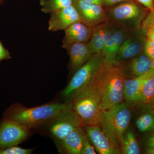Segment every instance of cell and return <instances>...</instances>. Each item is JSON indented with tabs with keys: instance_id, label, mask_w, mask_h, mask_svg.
Wrapping results in <instances>:
<instances>
[{
	"instance_id": "1",
	"label": "cell",
	"mask_w": 154,
	"mask_h": 154,
	"mask_svg": "<svg viewBox=\"0 0 154 154\" xmlns=\"http://www.w3.org/2000/svg\"><path fill=\"white\" fill-rule=\"evenodd\" d=\"M123 63L103 60L93 77L101 97V108L103 111L122 102L124 98L125 77Z\"/></svg>"
},
{
	"instance_id": "2",
	"label": "cell",
	"mask_w": 154,
	"mask_h": 154,
	"mask_svg": "<svg viewBox=\"0 0 154 154\" xmlns=\"http://www.w3.org/2000/svg\"><path fill=\"white\" fill-rule=\"evenodd\" d=\"M69 97L73 108L85 125L100 126L103 110L101 108L100 95L93 79Z\"/></svg>"
},
{
	"instance_id": "3",
	"label": "cell",
	"mask_w": 154,
	"mask_h": 154,
	"mask_svg": "<svg viewBox=\"0 0 154 154\" xmlns=\"http://www.w3.org/2000/svg\"><path fill=\"white\" fill-rule=\"evenodd\" d=\"M70 104L71 102L54 103L31 108L14 105L6 110L3 118L13 120L30 129L52 121Z\"/></svg>"
},
{
	"instance_id": "4",
	"label": "cell",
	"mask_w": 154,
	"mask_h": 154,
	"mask_svg": "<svg viewBox=\"0 0 154 154\" xmlns=\"http://www.w3.org/2000/svg\"><path fill=\"white\" fill-rule=\"evenodd\" d=\"M131 112L125 103L120 104L104 110L100 126L109 139L121 149L124 133L129 126Z\"/></svg>"
},
{
	"instance_id": "5",
	"label": "cell",
	"mask_w": 154,
	"mask_h": 154,
	"mask_svg": "<svg viewBox=\"0 0 154 154\" xmlns=\"http://www.w3.org/2000/svg\"><path fill=\"white\" fill-rule=\"evenodd\" d=\"M108 8L106 11L108 20L120 27L131 29L141 28L142 22L146 16L143 9L132 0L119 3Z\"/></svg>"
},
{
	"instance_id": "6",
	"label": "cell",
	"mask_w": 154,
	"mask_h": 154,
	"mask_svg": "<svg viewBox=\"0 0 154 154\" xmlns=\"http://www.w3.org/2000/svg\"><path fill=\"white\" fill-rule=\"evenodd\" d=\"M103 60L101 53L94 54L85 64L75 72L68 85L63 91L62 96L69 97L75 91L90 82Z\"/></svg>"
},
{
	"instance_id": "7",
	"label": "cell",
	"mask_w": 154,
	"mask_h": 154,
	"mask_svg": "<svg viewBox=\"0 0 154 154\" xmlns=\"http://www.w3.org/2000/svg\"><path fill=\"white\" fill-rule=\"evenodd\" d=\"M52 122L51 132L60 141L74 130L85 126L82 119L73 108L71 103Z\"/></svg>"
},
{
	"instance_id": "8",
	"label": "cell",
	"mask_w": 154,
	"mask_h": 154,
	"mask_svg": "<svg viewBox=\"0 0 154 154\" xmlns=\"http://www.w3.org/2000/svg\"><path fill=\"white\" fill-rule=\"evenodd\" d=\"M29 129L16 122L3 118L0 122V149L21 143L29 135Z\"/></svg>"
},
{
	"instance_id": "9",
	"label": "cell",
	"mask_w": 154,
	"mask_h": 154,
	"mask_svg": "<svg viewBox=\"0 0 154 154\" xmlns=\"http://www.w3.org/2000/svg\"><path fill=\"white\" fill-rule=\"evenodd\" d=\"M146 33L141 28L134 29L126 37L119 49L115 61L123 63L142 52L146 39Z\"/></svg>"
},
{
	"instance_id": "10",
	"label": "cell",
	"mask_w": 154,
	"mask_h": 154,
	"mask_svg": "<svg viewBox=\"0 0 154 154\" xmlns=\"http://www.w3.org/2000/svg\"><path fill=\"white\" fill-rule=\"evenodd\" d=\"M73 5L84 22L91 27L108 20L106 11L102 6L83 0H73Z\"/></svg>"
},
{
	"instance_id": "11",
	"label": "cell",
	"mask_w": 154,
	"mask_h": 154,
	"mask_svg": "<svg viewBox=\"0 0 154 154\" xmlns=\"http://www.w3.org/2000/svg\"><path fill=\"white\" fill-rule=\"evenodd\" d=\"M120 28L118 24L110 20H107L93 27L89 43L93 54L101 53L107 40Z\"/></svg>"
},
{
	"instance_id": "12",
	"label": "cell",
	"mask_w": 154,
	"mask_h": 154,
	"mask_svg": "<svg viewBox=\"0 0 154 154\" xmlns=\"http://www.w3.org/2000/svg\"><path fill=\"white\" fill-rule=\"evenodd\" d=\"M85 128L88 138L99 154H121V149L111 141L100 126L85 125Z\"/></svg>"
},
{
	"instance_id": "13",
	"label": "cell",
	"mask_w": 154,
	"mask_h": 154,
	"mask_svg": "<svg viewBox=\"0 0 154 154\" xmlns=\"http://www.w3.org/2000/svg\"><path fill=\"white\" fill-rule=\"evenodd\" d=\"M50 14L48 22L50 31L65 30L75 22H84L73 5Z\"/></svg>"
},
{
	"instance_id": "14",
	"label": "cell",
	"mask_w": 154,
	"mask_h": 154,
	"mask_svg": "<svg viewBox=\"0 0 154 154\" xmlns=\"http://www.w3.org/2000/svg\"><path fill=\"white\" fill-rule=\"evenodd\" d=\"M65 30L62 47L68 50L75 43L88 42L91 39L93 27L83 22H75Z\"/></svg>"
},
{
	"instance_id": "15",
	"label": "cell",
	"mask_w": 154,
	"mask_h": 154,
	"mask_svg": "<svg viewBox=\"0 0 154 154\" xmlns=\"http://www.w3.org/2000/svg\"><path fill=\"white\" fill-rule=\"evenodd\" d=\"M152 62L143 50L138 55L123 63V76L126 79H131L142 75L152 69Z\"/></svg>"
},
{
	"instance_id": "16",
	"label": "cell",
	"mask_w": 154,
	"mask_h": 154,
	"mask_svg": "<svg viewBox=\"0 0 154 154\" xmlns=\"http://www.w3.org/2000/svg\"><path fill=\"white\" fill-rule=\"evenodd\" d=\"M134 29L120 27L113 33L103 46L101 53L104 60L115 61L119 48L130 33Z\"/></svg>"
},
{
	"instance_id": "17",
	"label": "cell",
	"mask_w": 154,
	"mask_h": 154,
	"mask_svg": "<svg viewBox=\"0 0 154 154\" xmlns=\"http://www.w3.org/2000/svg\"><path fill=\"white\" fill-rule=\"evenodd\" d=\"M154 76V70L151 69L142 75L131 78H125L124 85V98L128 102L139 103L142 88L145 81Z\"/></svg>"
},
{
	"instance_id": "18",
	"label": "cell",
	"mask_w": 154,
	"mask_h": 154,
	"mask_svg": "<svg viewBox=\"0 0 154 154\" xmlns=\"http://www.w3.org/2000/svg\"><path fill=\"white\" fill-rule=\"evenodd\" d=\"M67 51L70 57V66L72 70L75 72L85 64L93 54L89 42L72 44Z\"/></svg>"
},
{
	"instance_id": "19",
	"label": "cell",
	"mask_w": 154,
	"mask_h": 154,
	"mask_svg": "<svg viewBox=\"0 0 154 154\" xmlns=\"http://www.w3.org/2000/svg\"><path fill=\"white\" fill-rule=\"evenodd\" d=\"M84 128L74 130L60 140L62 146L67 153L81 154L84 140L87 135Z\"/></svg>"
},
{
	"instance_id": "20",
	"label": "cell",
	"mask_w": 154,
	"mask_h": 154,
	"mask_svg": "<svg viewBox=\"0 0 154 154\" xmlns=\"http://www.w3.org/2000/svg\"><path fill=\"white\" fill-rule=\"evenodd\" d=\"M146 110L136 120V125L141 132H149L154 131V112L148 104L144 105Z\"/></svg>"
},
{
	"instance_id": "21",
	"label": "cell",
	"mask_w": 154,
	"mask_h": 154,
	"mask_svg": "<svg viewBox=\"0 0 154 154\" xmlns=\"http://www.w3.org/2000/svg\"><path fill=\"white\" fill-rule=\"evenodd\" d=\"M73 0H40L41 10L46 14H52L73 5Z\"/></svg>"
},
{
	"instance_id": "22",
	"label": "cell",
	"mask_w": 154,
	"mask_h": 154,
	"mask_svg": "<svg viewBox=\"0 0 154 154\" xmlns=\"http://www.w3.org/2000/svg\"><path fill=\"white\" fill-rule=\"evenodd\" d=\"M121 153L124 154H140V149L131 131H128L123 136L121 145Z\"/></svg>"
},
{
	"instance_id": "23",
	"label": "cell",
	"mask_w": 154,
	"mask_h": 154,
	"mask_svg": "<svg viewBox=\"0 0 154 154\" xmlns=\"http://www.w3.org/2000/svg\"><path fill=\"white\" fill-rule=\"evenodd\" d=\"M154 96V76L145 81L142 86L139 103L148 104Z\"/></svg>"
},
{
	"instance_id": "24",
	"label": "cell",
	"mask_w": 154,
	"mask_h": 154,
	"mask_svg": "<svg viewBox=\"0 0 154 154\" xmlns=\"http://www.w3.org/2000/svg\"><path fill=\"white\" fill-rule=\"evenodd\" d=\"M33 149L22 148L16 146L0 149V154H30L33 152Z\"/></svg>"
},
{
	"instance_id": "25",
	"label": "cell",
	"mask_w": 154,
	"mask_h": 154,
	"mask_svg": "<svg viewBox=\"0 0 154 154\" xmlns=\"http://www.w3.org/2000/svg\"><path fill=\"white\" fill-rule=\"evenodd\" d=\"M153 27H154V10L151 11L149 13L147 14L145 18L142 22L141 28L146 33L147 30Z\"/></svg>"
},
{
	"instance_id": "26",
	"label": "cell",
	"mask_w": 154,
	"mask_h": 154,
	"mask_svg": "<svg viewBox=\"0 0 154 154\" xmlns=\"http://www.w3.org/2000/svg\"><path fill=\"white\" fill-rule=\"evenodd\" d=\"M143 51L152 60H154V41L147 39L146 40Z\"/></svg>"
},
{
	"instance_id": "27",
	"label": "cell",
	"mask_w": 154,
	"mask_h": 154,
	"mask_svg": "<svg viewBox=\"0 0 154 154\" xmlns=\"http://www.w3.org/2000/svg\"><path fill=\"white\" fill-rule=\"evenodd\" d=\"M95 148L89 142V139L88 135H86L84 140V144L82 149L81 154H96Z\"/></svg>"
},
{
	"instance_id": "28",
	"label": "cell",
	"mask_w": 154,
	"mask_h": 154,
	"mask_svg": "<svg viewBox=\"0 0 154 154\" xmlns=\"http://www.w3.org/2000/svg\"><path fill=\"white\" fill-rule=\"evenodd\" d=\"M12 58L8 51L6 49L0 41V64L4 60L11 59Z\"/></svg>"
},
{
	"instance_id": "29",
	"label": "cell",
	"mask_w": 154,
	"mask_h": 154,
	"mask_svg": "<svg viewBox=\"0 0 154 154\" xmlns=\"http://www.w3.org/2000/svg\"><path fill=\"white\" fill-rule=\"evenodd\" d=\"M131 0H103V6L110 8L119 3Z\"/></svg>"
},
{
	"instance_id": "30",
	"label": "cell",
	"mask_w": 154,
	"mask_h": 154,
	"mask_svg": "<svg viewBox=\"0 0 154 154\" xmlns=\"http://www.w3.org/2000/svg\"><path fill=\"white\" fill-rule=\"evenodd\" d=\"M150 11L153 10V0H135Z\"/></svg>"
},
{
	"instance_id": "31",
	"label": "cell",
	"mask_w": 154,
	"mask_h": 154,
	"mask_svg": "<svg viewBox=\"0 0 154 154\" xmlns=\"http://www.w3.org/2000/svg\"><path fill=\"white\" fill-rule=\"evenodd\" d=\"M146 35L147 39L154 41V27L147 30L146 32Z\"/></svg>"
},
{
	"instance_id": "32",
	"label": "cell",
	"mask_w": 154,
	"mask_h": 154,
	"mask_svg": "<svg viewBox=\"0 0 154 154\" xmlns=\"http://www.w3.org/2000/svg\"><path fill=\"white\" fill-rule=\"evenodd\" d=\"M149 136L147 139L146 142V146H154V131Z\"/></svg>"
},
{
	"instance_id": "33",
	"label": "cell",
	"mask_w": 154,
	"mask_h": 154,
	"mask_svg": "<svg viewBox=\"0 0 154 154\" xmlns=\"http://www.w3.org/2000/svg\"><path fill=\"white\" fill-rule=\"evenodd\" d=\"M87 2L95 4L98 5L103 6V0H83Z\"/></svg>"
},
{
	"instance_id": "34",
	"label": "cell",
	"mask_w": 154,
	"mask_h": 154,
	"mask_svg": "<svg viewBox=\"0 0 154 154\" xmlns=\"http://www.w3.org/2000/svg\"><path fill=\"white\" fill-rule=\"evenodd\" d=\"M145 153L154 154V146H146Z\"/></svg>"
},
{
	"instance_id": "35",
	"label": "cell",
	"mask_w": 154,
	"mask_h": 154,
	"mask_svg": "<svg viewBox=\"0 0 154 154\" xmlns=\"http://www.w3.org/2000/svg\"><path fill=\"white\" fill-rule=\"evenodd\" d=\"M149 106L150 107L151 109L152 110V111L154 112V96L152 97L151 101L148 103Z\"/></svg>"
},
{
	"instance_id": "36",
	"label": "cell",
	"mask_w": 154,
	"mask_h": 154,
	"mask_svg": "<svg viewBox=\"0 0 154 154\" xmlns=\"http://www.w3.org/2000/svg\"><path fill=\"white\" fill-rule=\"evenodd\" d=\"M152 68L154 70V60H152Z\"/></svg>"
},
{
	"instance_id": "37",
	"label": "cell",
	"mask_w": 154,
	"mask_h": 154,
	"mask_svg": "<svg viewBox=\"0 0 154 154\" xmlns=\"http://www.w3.org/2000/svg\"><path fill=\"white\" fill-rule=\"evenodd\" d=\"M3 2H4V0H0V5L2 4Z\"/></svg>"
},
{
	"instance_id": "38",
	"label": "cell",
	"mask_w": 154,
	"mask_h": 154,
	"mask_svg": "<svg viewBox=\"0 0 154 154\" xmlns=\"http://www.w3.org/2000/svg\"><path fill=\"white\" fill-rule=\"evenodd\" d=\"M153 10H154V0H153Z\"/></svg>"
}]
</instances>
